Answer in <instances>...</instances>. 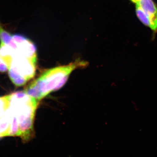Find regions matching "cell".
<instances>
[{
  "label": "cell",
  "mask_w": 157,
  "mask_h": 157,
  "mask_svg": "<svg viewBox=\"0 0 157 157\" xmlns=\"http://www.w3.org/2000/svg\"><path fill=\"white\" fill-rule=\"evenodd\" d=\"M38 102L25 91L17 92L10 95L9 108L17 117L19 136L24 142L34 136L33 124Z\"/></svg>",
  "instance_id": "cell-2"
},
{
  "label": "cell",
  "mask_w": 157,
  "mask_h": 157,
  "mask_svg": "<svg viewBox=\"0 0 157 157\" xmlns=\"http://www.w3.org/2000/svg\"><path fill=\"white\" fill-rule=\"evenodd\" d=\"M11 113H12V116H11V124H10L9 136H19V125H18L17 117L12 111H11Z\"/></svg>",
  "instance_id": "cell-6"
},
{
  "label": "cell",
  "mask_w": 157,
  "mask_h": 157,
  "mask_svg": "<svg viewBox=\"0 0 157 157\" xmlns=\"http://www.w3.org/2000/svg\"><path fill=\"white\" fill-rule=\"evenodd\" d=\"M11 116L12 113L9 107L5 114L0 119V137L9 136Z\"/></svg>",
  "instance_id": "cell-4"
},
{
  "label": "cell",
  "mask_w": 157,
  "mask_h": 157,
  "mask_svg": "<svg viewBox=\"0 0 157 157\" xmlns=\"http://www.w3.org/2000/svg\"><path fill=\"white\" fill-rule=\"evenodd\" d=\"M130 1L136 5V4H138L140 2V0H130Z\"/></svg>",
  "instance_id": "cell-8"
},
{
  "label": "cell",
  "mask_w": 157,
  "mask_h": 157,
  "mask_svg": "<svg viewBox=\"0 0 157 157\" xmlns=\"http://www.w3.org/2000/svg\"><path fill=\"white\" fill-rule=\"evenodd\" d=\"M1 138V137H0V138Z\"/></svg>",
  "instance_id": "cell-9"
},
{
  "label": "cell",
  "mask_w": 157,
  "mask_h": 157,
  "mask_svg": "<svg viewBox=\"0 0 157 157\" xmlns=\"http://www.w3.org/2000/svg\"><path fill=\"white\" fill-rule=\"evenodd\" d=\"M136 5H138L147 14L157 21V7L153 0H140Z\"/></svg>",
  "instance_id": "cell-5"
},
{
  "label": "cell",
  "mask_w": 157,
  "mask_h": 157,
  "mask_svg": "<svg viewBox=\"0 0 157 157\" xmlns=\"http://www.w3.org/2000/svg\"><path fill=\"white\" fill-rule=\"evenodd\" d=\"M10 95L0 98V119L5 114L10 106Z\"/></svg>",
  "instance_id": "cell-7"
},
{
  "label": "cell",
  "mask_w": 157,
  "mask_h": 157,
  "mask_svg": "<svg viewBox=\"0 0 157 157\" xmlns=\"http://www.w3.org/2000/svg\"><path fill=\"white\" fill-rule=\"evenodd\" d=\"M136 12L137 17L144 25L148 27L152 30L157 31V21L147 14L138 5H136Z\"/></svg>",
  "instance_id": "cell-3"
},
{
  "label": "cell",
  "mask_w": 157,
  "mask_h": 157,
  "mask_svg": "<svg viewBox=\"0 0 157 157\" xmlns=\"http://www.w3.org/2000/svg\"><path fill=\"white\" fill-rule=\"evenodd\" d=\"M86 65V62L76 60L69 64L46 70L33 82L25 91L27 94L39 101L50 93L61 88L73 71Z\"/></svg>",
  "instance_id": "cell-1"
}]
</instances>
